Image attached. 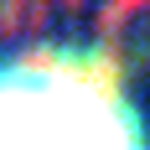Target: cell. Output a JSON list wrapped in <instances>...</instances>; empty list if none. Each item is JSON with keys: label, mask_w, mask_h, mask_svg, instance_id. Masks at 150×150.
<instances>
[{"label": "cell", "mask_w": 150, "mask_h": 150, "mask_svg": "<svg viewBox=\"0 0 150 150\" xmlns=\"http://www.w3.org/2000/svg\"><path fill=\"white\" fill-rule=\"evenodd\" d=\"M0 150H145L129 109L83 67H0Z\"/></svg>", "instance_id": "1"}]
</instances>
